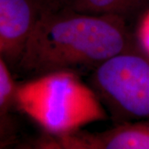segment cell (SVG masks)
Instances as JSON below:
<instances>
[{
  "label": "cell",
  "instance_id": "5",
  "mask_svg": "<svg viewBox=\"0 0 149 149\" xmlns=\"http://www.w3.org/2000/svg\"><path fill=\"white\" fill-rule=\"evenodd\" d=\"M47 0H0V52L17 64L29 33Z\"/></svg>",
  "mask_w": 149,
  "mask_h": 149
},
{
  "label": "cell",
  "instance_id": "6",
  "mask_svg": "<svg viewBox=\"0 0 149 149\" xmlns=\"http://www.w3.org/2000/svg\"><path fill=\"white\" fill-rule=\"evenodd\" d=\"M69 9L91 15L114 16L124 18L145 0H52Z\"/></svg>",
  "mask_w": 149,
  "mask_h": 149
},
{
  "label": "cell",
  "instance_id": "7",
  "mask_svg": "<svg viewBox=\"0 0 149 149\" xmlns=\"http://www.w3.org/2000/svg\"><path fill=\"white\" fill-rule=\"evenodd\" d=\"M16 139V130L10 117H0V149L13 144Z\"/></svg>",
  "mask_w": 149,
  "mask_h": 149
},
{
  "label": "cell",
  "instance_id": "3",
  "mask_svg": "<svg viewBox=\"0 0 149 149\" xmlns=\"http://www.w3.org/2000/svg\"><path fill=\"white\" fill-rule=\"evenodd\" d=\"M92 88L111 114L124 118H149V57L123 52L95 68Z\"/></svg>",
  "mask_w": 149,
  "mask_h": 149
},
{
  "label": "cell",
  "instance_id": "2",
  "mask_svg": "<svg viewBox=\"0 0 149 149\" xmlns=\"http://www.w3.org/2000/svg\"><path fill=\"white\" fill-rule=\"evenodd\" d=\"M14 103L52 136L75 133L108 118L94 89L72 71L39 75L16 86Z\"/></svg>",
  "mask_w": 149,
  "mask_h": 149
},
{
  "label": "cell",
  "instance_id": "1",
  "mask_svg": "<svg viewBox=\"0 0 149 149\" xmlns=\"http://www.w3.org/2000/svg\"><path fill=\"white\" fill-rule=\"evenodd\" d=\"M132 50L123 18L81 13L47 0L18 65L36 76L83 67L97 68Z\"/></svg>",
  "mask_w": 149,
  "mask_h": 149
},
{
  "label": "cell",
  "instance_id": "9",
  "mask_svg": "<svg viewBox=\"0 0 149 149\" xmlns=\"http://www.w3.org/2000/svg\"><path fill=\"white\" fill-rule=\"evenodd\" d=\"M13 103L14 100L12 94L0 84V117L8 115V109Z\"/></svg>",
  "mask_w": 149,
  "mask_h": 149
},
{
  "label": "cell",
  "instance_id": "8",
  "mask_svg": "<svg viewBox=\"0 0 149 149\" xmlns=\"http://www.w3.org/2000/svg\"><path fill=\"white\" fill-rule=\"evenodd\" d=\"M138 37L144 52L149 57V11L141 20L138 31Z\"/></svg>",
  "mask_w": 149,
  "mask_h": 149
},
{
  "label": "cell",
  "instance_id": "4",
  "mask_svg": "<svg viewBox=\"0 0 149 149\" xmlns=\"http://www.w3.org/2000/svg\"><path fill=\"white\" fill-rule=\"evenodd\" d=\"M40 149H149V123H120L100 133L81 130L64 136L46 133L33 143Z\"/></svg>",
  "mask_w": 149,
  "mask_h": 149
}]
</instances>
